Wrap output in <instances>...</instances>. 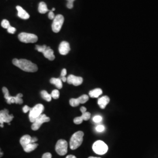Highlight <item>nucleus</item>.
<instances>
[{
    "mask_svg": "<svg viewBox=\"0 0 158 158\" xmlns=\"http://www.w3.org/2000/svg\"><path fill=\"white\" fill-rule=\"evenodd\" d=\"M12 63L15 66L21 69L23 71L26 72L34 73L37 72L38 69L36 64L27 59H14L12 60Z\"/></svg>",
    "mask_w": 158,
    "mask_h": 158,
    "instance_id": "f257e3e1",
    "label": "nucleus"
},
{
    "mask_svg": "<svg viewBox=\"0 0 158 158\" xmlns=\"http://www.w3.org/2000/svg\"><path fill=\"white\" fill-rule=\"evenodd\" d=\"M84 132L83 131H79L75 132L72 136L70 140V148L72 150L77 149L82 144L83 141Z\"/></svg>",
    "mask_w": 158,
    "mask_h": 158,
    "instance_id": "f03ea898",
    "label": "nucleus"
},
{
    "mask_svg": "<svg viewBox=\"0 0 158 158\" xmlns=\"http://www.w3.org/2000/svg\"><path fill=\"white\" fill-rule=\"evenodd\" d=\"M2 92L4 94V98H6V102L8 104H11L13 103H15V104H22L23 103V100L22 99V97H23V94L21 93H19L18 94L17 96L15 97H12L10 95L9 93V91L8 90V89L4 87L2 89Z\"/></svg>",
    "mask_w": 158,
    "mask_h": 158,
    "instance_id": "7ed1b4c3",
    "label": "nucleus"
},
{
    "mask_svg": "<svg viewBox=\"0 0 158 158\" xmlns=\"http://www.w3.org/2000/svg\"><path fill=\"white\" fill-rule=\"evenodd\" d=\"M45 107L41 104H38L35 106L34 107L31 108L29 114V118L31 123H34L35 119L39 117L41 114H42L44 111Z\"/></svg>",
    "mask_w": 158,
    "mask_h": 158,
    "instance_id": "20e7f679",
    "label": "nucleus"
},
{
    "mask_svg": "<svg viewBox=\"0 0 158 158\" xmlns=\"http://www.w3.org/2000/svg\"><path fill=\"white\" fill-rule=\"evenodd\" d=\"M35 49L39 52L42 53L45 57L49 60H53L55 59L53 51L49 46H47L46 45H36Z\"/></svg>",
    "mask_w": 158,
    "mask_h": 158,
    "instance_id": "39448f33",
    "label": "nucleus"
},
{
    "mask_svg": "<svg viewBox=\"0 0 158 158\" xmlns=\"http://www.w3.org/2000/svg\"><path fill=\"white\" fill-rule=\"evenodd\" d=\"M93 150L98 155H104L107 152L108 148L107 144L102 141H97L93 145Z\"/></svg>",
    "mask_w": 158,
    "mask_h": 158,
    "instance_id": "423d86ee",
    "label": "nucleus"
},
{
    "mask_svg": "<svg viewBox=\"0 0 158 158\" xmlns=\"http://www.w3.org/2000/svg\"><path fill=\"white\" fill-rule=\"evenodd\" d=\"M18 39L23 43H35L38 40V36L33 34H29L26 32H22L18 35Z\"/></svg>",
    "mask_w": 158,
    "mask_h": 158,
    "instance_id": "0eeeda50",
    "label": "nucleus"
},
{
    "mask_svg": "<svg viewBox=\"0 0 158 158\" xmlns=\"http://www.w3.org/2000/svg\"><path fill=\"white\" fill-rule=\"evenodd\" d=\"M64 21V18L62 15L59 14L55 17V18L53 19V22L52 25V31L55 33H58L59 32H60L62 27Z\"/></svg>",
    "mask_w": 158,
    "mask_h": 158,
    "instance_id": "6e6552de",
    "label": "nucleus"
},
{
    "mask_svg": "<svg viewBox=\"0 0 158 158\" xmlns=\"http://www.w3.org/2000/svg\"><path fill=\"white\" fill-rule=\"evenodd\" d=\"M68 144L66 140L60 139L57 142L55 150L57 153L60 156H63L68 152Z\"/></svg>",
    "mask_w": 158,
    "mask_h": 158,
    "instance_id": "1a4fd4ad",
    "label": "nucleus"
},
{
    "mask_svg": "<svg viewBox=\"0 0 158 158\" xmlns=\"http://www.w3.org/2000/svg\"><path fill=\"white\" fill-rule=\"evenodd\" d=\"M50 121V118L47 117L45 114H42L40 115L39 117L35 119L31 126L32 130L34 131H37L39 130L42 124L44 123H47Z\"/></svg>",
    "mask_w": 158,
    "mask_h": 158,
    "instance_id": "9d476101",
    "label": "nucleus"
},
{
    "mask_svg": "<svg viewBox=\"0 0 158 158\" xmlns=\"http://www.w3.org/2000/svg\"><path fill=\"white\" fill-rule=\"evenodd\" d=\"M14 119V115L9 114V111L6 109L0 111V124L4 123H10Z\"/></svg>",
    "mask_w": 158,
    "mask_h": 158,
    "instance_id": "9b49d317",
    "label": "nucleus"
},
{
    "mask_svg": "<svg viewBox=\"0 0 158 158\" xmlns=\"http://www.w3.org/2000/svg\"><path fill=\"white\" fill-rule=\"evenodd\" d=\"M89 96L87 94H83L77 98H71L69 101V103L72 107H77L80 104H85L89 100Z\"/></svg>",
    "mask_w": 158,
    "mask_h": 158,
    "instance_id": "f8f14e48",
    "label": "nucleus"
},
{
    "mask_svg": "<svg viewBox=\"0 0 158 158\" xmlns=\"http://www.w3.org/2000/svg\"><path fill=\"white\" fill-rule=\"evenodd\" d=\"M83 81V79L81 77L76 76L73 74L69 75L67 78V82L69 85H73L78 86L81 85Z\"/></svg>",
    "mask_w": 158,
    "mask_h": 158,
    "instance_id": "ddd939ff",
    "label": "nucleus"
},
{
    "mask_svg": "<svg viewBox=\"0 0 158 158\" xmlns=\"http://www.w3.org/2000/svg\"><path fill=\"white\" fill-rule=\"evenodd\" d=\"M70 51V44L66 41L62 42L59 46V52L62 55H66Z\"/></svg>",
    "mask_w": 158,
    "mask_h": 158,
    "instance_id": "4468645a",
    "label": "nucleus"
},
{
    "mask_svg": "<svg viewBox=\"0 0 158 158\" xmlns=\"http://www.w3.org/2000/svg\"><path fill=\"white\" fill-rule=\"evenodd\" d=\"M91 114L89 112H85L82 113V115L80 117H76L74 119V123L75 124H80L83 121H87L90 118Z\"/></svg>",
    "mask_w": 158,
    "mask_h": 158,
    "instance_id": "2eb2a0df",
    "label": "nucleus"
},
{
    "mask_svg": "<svg viewBox=\"0 0 158 158\" xmlns=\"http://www.w3.org/2000/svg\"><path fill=\"white\" fill-rule=\"evenodd\" d=\"M18 11V16L23 19H28L29 18V15L26 11H25L20 6H17L16 7Z\"/></svg>",
    "mask_w": 158,
    "mask_h": 158,
    "instance_id": "dca6fc26",
    "label": "nucleus"
},
{
    "mask_svg": "<svg viewBox=\"0 0 158 158\" xmlns=\"http://www.w3.org/2000/svg\"><path fill=\"white\" fill-rule=\"evenodd\" d=\"M110 98L107 96H103L98 100V104L102 109H104L110 102Z\"/></svg>",
    "mask_w": 158,
    "mask_h": 158,
    "instance_id": "f3484780",
    "label": "nucleus"
},
{
    "mask_svg": "<svg viewBox=\"0 0 158 158\" xmlns=\"http://www.w3.org/2000/svg\"><path fill=\"white\" fill-rule=\"evenodd\" d=\"M31 139L32 137L29 135H25L21 137L20 139V143L23 148L27 145H28L29 143H31Z\"/></svg>",
    "mask_w": 158,
    "mask_h": 158,
    "instance_id": "a211bd4d",
    "label": "nucleus"
},
{
    "mask_svg": "<svg viewBox=\"0 0 158 158\" xmlns=\"http://www.w3.org/2000/svg\"><path fill=\"white\" fill-rule=\"evenodd\" d=\"M50 83L55 85L58 89H61L62 88V81L60 78H52L50 80Z\"/></svg>",
    "mask_w": 158,
    "mask_h": 158,
    "instance_id": "6ab92c4d",
    "label": "nucleus"
},
{
    "mask_svg": "<svg viewBox=\"0 0 158 158\" xmlns=\"http://www.w3.org/2000/svg\"><path fill=\"white\" fill-rule=\"evenodd\" d=\"M38 147V144L36 143H29L26 147H24L23 149L25 152L29 153L31 152H32L35 149L37 148Z\"/></svg>",
    "mask_w": 158,
    "mask_h": 158,
    "instance_id": "aec40b11",
    "label": "nucleus"
},
{
    "mask_svg": "<svg viewBox=\"0 0 158 158\" xmlns=\"http://www.w3.org/2000/svg\"><path fill=\"white\" fill-rule=\"evenodd\" d=\"M102 94L101 89H95L89 91V96L91 98H97Z\"/></svg>",
    "mask_w": 158,
    "mask_h": 158,
    "instance_id": "412c9836",
    "label": "nucleus"
},
{
    "mask_svg": "<svg viewBox=\"0 0 158 158\" xmlns=\"http://www.w3.org/2000/svg\"><path fill=\"white\" fill-rule=\"evenodd\" d=\"M38 11L40 14H45L47 12H49V10L47 7V6L44 2H40L38 6Z\"/></svg>",
    "mask_w": 158,
    "mask_h": 158,
    "instance_id": "4be33fe9",
    "label": "nucleus"
},
{
    "mask_svg": "<svg viewBox=\"0 0 158 158\" xmlns=\"http://www.w3.org/2000/svg\"><path fill=\"white\" fill-rule=\"evenodd\" d=\"M40 94L44 100H46V102H51L52 100V97L51 94H49L46 90H42L40 92Z\"/></svg>",
    "mask_w": 158,
    "mask_h": 158,
    "instance_id": "5701e85b",
    "label": "nucleus"
},
{
    "mask_svg": "<svg viewBox=\"0 0 158 158\" xmlns=\"http://www.w3.org/2000/svg\"><path fill=\"white\" fill-rule=\"evenodd\" d=\"M51 95L52 98H53L54 99H58L59 98V96H60L59 91L58 90H54L52 91Z\"/></svg>",
    "mask_w": 158,
    "mask_h": 158,
    "instance_id": "b1692460",
    "label": "nucleus"
},
{
    "mask_svg": "<svg viewBox=\"0 0 158 158\" xmlns=\"http://www.w3.org/2000/svg\"><path fill=\"white\" fill-rule=\"evenodd\" d=\"M1 26H2V28L7 29L11 25H10V22H9L8 20L4 19V20H2V21L1 22Z\"/></svg>",
    "mask_w": 158,
    "mask_h": 158,
    "instance_id": "393cba45",
    "label": "nucleus"
},
{
    "mask_svg": "<svg viewBox=\"0 0 158 158\" xmlns=\"http://www.w3.org/2000/svg\"><path fill=\"white\" fill-rule=\"evenodd\" d=\"M102 119V116L100 115H96L95 117H94L93 118V121L96 123H100Z\"/></svg>",
    "mask_w": 158,
    "mask_h": 158,
    "instance_id": "a878e982",
    "label": "nucleus"
},
{
    "mask_svg": "<svg viewBox=\"0 0 158 158\" xmlns=\"http://www.w3.org/2000/svg\"><path fill=\"white\" fill-rule=\"evenodd\" d=\"M96 130L98 132H103L104 130H105V127L102 125H99L96 127Z\"/></svg>",
    "mask_w": 158,
    "mask_h": 158,
    "instance_id": "bb28decb",
    "label": "nucleus"
},
{
    "mask_svg": "<svg viewBox=\"0 0 158 158\" xmlns=\"http://www.w3.org/2000/svg\"><path fill=\"white\" fill-rule=\"evenodd\" d=\"M75 0H67V7L69 9H72L73 8V2Z\"/></svg>",
    "mask_w": 158,
    "mask_h": 158,
    "instance_id": "cd10ccee",
    "label": "nucleus"
},
{
    "mask_svg": "<svg viewBox=\"0 0 158 158\" xmlns=\"http://www.w3.org/2000/svg\"><path fill=\"white\" fill-rule=\"evenodd\" d=\"M7 31L10 34H14L16 31V29L14 27H12L11 26H10L7 29Z\"/></svg>",
    "mask_w": 158,
    "mask_h": 158,
    "instance_id": "c85d7f7f",
    "label": "nucleus"
},
{
    "mask_svg": "<svg viewBox=\"0 0 158 158\" xmlns=\"http://www.w3.org/2000/svg\"><path fill=\"white\" fill-rule=\"evenodd\" d=\"M42 158H52V154L51 153H45L43 155Z\"/></svg>",
    "mask_w": 158,
    "mask_h": 158,
    "instance_id": "c756f323",
    "label": "nucleus"
},
{
    "mask_svg": "<svg viewBox=\"0 0 158 158\" xmlns=\"http://www.w3.org/2000/svg\"><path fill=\"white\" fill-rule=\"evenodd\" d=\"M48 17H49V18L50 19H53L55 18V14H54V13L53 12V11H49V14H48Z\"/></svg>",
    "mask_w": 158,
    "mask_h": 158,
    "instance_id": "7c9ffc66",
    "label": "nucleus"
},
{
    "mask_svg": "<svg viewBox=\"0 0 158 158\" xmlns=\"http://www.w3.org/2000/svg\"><path fill=\"white\" fill-rule=\"evenodd\" d=\"M30 110H31V108L28 107V106H25L23 108V112L24 113H27V112H28V111H29Z\"/></svg>",
    "mask_w": 158,
    "mask_h": 158,
    "instance_id": "2f4dec72",
    "label": "nucleus"
},
{
    "mask_svg": "<svg viewBox=\"0 0 158 158\" xmlns=\"http://www.w3.org/2000/svg\"><path fill=\"white\" fill-rule=\"evenodd\" d=\"M67 74V71H66V69H63L61 72V75H60V77H65V76Z\"/></svg>",
    "mask_w": 158,
    "mask_h": 158,
    "instance_id": "473e14b6",
    "label": "nucleus"
},
{
    "mask_svg": "<svg viewBox=\"0 0 158 158\" xmlns=\"http://www.w3.org/2000/svg\"><path fill=\"white\" fill-rule=\"evenodd\" d=\"M38 138L36 137H32V139H31V142L32 143H35L36 142L38 141Z\"/></svg>",
    "mask_w": 158,
    "mask_h": 158,
    "instance_id": "72a5a7b5",
    "label": "nucleus"
},
{
    "mask_svg": "<svg viewBox=\"0 0 158 158\" xmlns=\"http://www.w3.org/2000/svg\"><path fill=\"white\" fill-rule=\"evenodd\" d=\"M80 111H81V113H84L87 111V109L85 107H81L80 108Z\"/></svg>",
    "mask_w": 158,
    "mask_h": 158,
    "instance_id": "f704fd0d",
    "label": "nucleus"
},
{
    "mask_svg": "<svg viewBox=\"0 0 158 158\" xmlns=\"http://www.w3.org/2000/svg\"><path fill=\"white\" fill-rule=\"evenodd\" d=\"M60 79H61V80L63 82H66L67 81V78L66 77H60Z\"/></svg>",
    "mask_w": 158,
    "mask_h": 158,
    "instance_id": "c9c22d12",
    "label": "nucleus"
},
{
    "mask_svg": "<svg viewBox=\"0 0 158 158\" xmlns=\"http://www.w3.org/2000/svg\"><path fill=\"white\" fill-rule=\"evenodd\" d=\"M66 158H77L75 156H74V155H68L67 156Z\"/></svg>",
    "mask_w": 158,
    "mask_h": 158,
    "instance_id": "e433bc0d",
    "label": "nucleus"
},
{
    "mask_svg": "<svg viewBox=\"0 0 158 158\" xmlns=\"http://www.w3.org/2000/svg\"><path fill=\"white\" fill-rule=\"evenodd\" d=\"M2 156H3V153L2 152L1 149V148H0V158H1Z\"/></svg>",
    "mask_w": 158,
    "mask_h": 158,
    "instance_id": "4c0bfd02",
    "label": "nucleus"
},
{
    "mask_svg": "<svg viewBox=\"0 0 158 158\" xmlns=\"http://www.w3.org/2000/svg\"><path fill=\"white\" fill-rule=\"evenodd\" d=\"M98 158V157H93V156H90L89 158Z\"/></svg>",
    "mask_w": 158,
    "mask_h": 158,
    "instance_id": "58836bf2",
    "label": "nucleus"
},
{
    "mask_svg": "<svg viewBox=\"0 0 158 158\" xmlns=\"http://www.w3.org/2000/svg\"><path fill=\"white\" fill-rule=\"evenodd\" d=\"M0 127H2V128H3V127H4V125L0 124Z\"/></svg>",
    "mask_w": 158,
    "mask_h": 158,
    "instance_id": "ea45409f",
    "label": "nucleus"
},
{
    "mask_svg": "<svg viewBox=\"0 0 158 158\" xmlns=\"http://www.w3.org/2000/svg\"><path fill=\"white\" fill-rule=\"evenodd\" d=\"M55 8H52V11H55Z\"/></svg>",
    "mask_w": 158,
    "mask_h": 158,
    "instance_id": "a19ab883",
    "label": "nucleus"
}]
</instances>
